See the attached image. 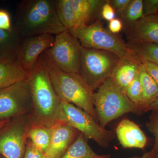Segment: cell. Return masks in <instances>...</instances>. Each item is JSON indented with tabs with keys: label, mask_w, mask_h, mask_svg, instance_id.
Here are the masks:
<instances>
[{
	"label": "cell",
	"mask_w": 158,
	"mask_h": 158,
	"mask_svg": "<svg viewBox=\"0 0 158 158\" xmlns=\"http://www.w3.org/2000/svg\"><path fill=\"white\" fill-rule=\"evenodd\" d=\"M28 79L32 95L30 114L33 124L53 128L61 122V100L56 93L48 70L40 56Z\"/></svg>",
	"instance_id": "1"
},
{
	"label": "cell",
	"mask_w": 158,
	"mask_h": 158,
	"mask_svg": "<svg viewBox=\"0 0 158 158\" xmlns=\"http://www.w3.org/2000/svg\"><path fill=\"white\" fill-rule=\"evenodd\" d=\"M23 37L56 35L67 31L57 15L55 0H24L17 6L14 26Z\"/></svg>",
	"instance_id": "2"
},
{
	"label": "cell",
	"mask_w": 158,
	"mask_h": 158,
	"mask_svg": "<svg viewBox=\"0 0 158 158\" xmlns=\"http://www.w3.org/2000/svg\"><path fill=\"white\" fill-rule=\"evenodd\" d=\"M40 56L48 70L54 90L61 101L84 110L98 122L94 102V91L80 75L61 70L44 52Z\"/></svg>",
	"instance_id": "3"
},
{
	"label": "cell",
	"mask_w": 158,
	"mask_h": 158,
	"mask_svg": "<svg viewBox=\"0 0 158 158\" xmlns=\"http://www.w3.org/2000/svg\"><path fill=\"white\" fill-rule=\"evenodd\" d=\"M94 102L98 122L103 128L127 113L136 115L142 113L130 100L126 92L110 77L103 82L94 93Z\"/></svg>",
	"instance_id": "4"
},
{
	"label": "cell",
	"mask_w": 158,
	"mask_h": 158,
	"mask_svg": "<svg viewBox=\"0 0 158 158\" xmlns=\"http://www.w3.org/2000/svg\"><path fill=\"white\" fill-rule=\"evenodd\" d=\"M119 59L110 51L82 47L79 74L94 91L110 77Z\"/></svg>",
	"instance_id": "5"
},
{
	"label": "cell",
	"mask_w": 158,
	"mask_h": 158,
	"mask_svg": "<svg viewBox=\"0 0 158 158\" xmlns=\"http://www.w3.org/2000/svg\"><path fill=\"white\" fill-rule=\"evenodd\" d=\"M61 122L77 130L101 147H109L116 137L115 131L102 127L88 113L72 104L61 101Z\"/></svg>",
	"instance_id": "6"
},
{
	"label": "cell",
	"mask_w": 158,
	"mask_h": 158,
	"mask_svg": "<svg viewBox=\"0 0 158 158\" xmlns=\"http://www.w3.org/2000/svg\"><path fill=\"white\" fill-rule=\"evenodd\" d=\"M70 34L77 37L85 48L110 51L119 58L130 55L127 44L105 27L99 19L89 25L75 29Z\"/></svg>",
	"instance_id": "7"
},
{
	"label": "cell",
	"mask_w": 158,
	"mask_h": 158,
	"mask_svg": "<svg viewBox=\"0 0 158 158\" xmlns=\"http://www.w3.org/2000/svg\"><path fill=\"white\" fill-rule=\"evenodd\" d=\"M32 124L30 115H27L11 118L0 129V155L4 158H23Z\"/></svg>",
	"instance_id": "8"
},
{
	"label": "cell",
	"mask_w": 158,
	"mask_h": 158,
	"mask_svg": "<svg viewBox=\"0 0 158 158\" xmlns=\"http://www.w3.org/2000/svg\"><path fill=\"white\" fill-rule=\"evenodd\" d=\"M32 103L28 78L0 89V121L30 115Z\"/></svg>",
	"instance_id": "9"
},
{
	"label": "cell",
	"mask_w": 158,
	"mask_h": 158,
	"mask_svg": "<svg viewBox=\"0 0 158 158\" xmlns=\"http://www.w3.org/2000/svg\"><path fill=\"white\" fill-rule=\"evenodd\" d=\"M82 48L78 39L65 31L56 35L52 46L44 52L61 70L79 73Z\"/></svg>",
	"instance_id": "10"
},
{
	"label": "cell",
	"mask_w": 158,
	"mask_h": 158,
	"mask_svg": "<svg viewBox=\"0 0 158 158\" xmlns=\"http://www.w3.org/2000/svg\"><path fill=\"white\" fill-rule=\"evenodd\" d=\"M55 37L49 34L23 37L19 45L16 62L27 72L33 70L40 56L52 46Z\"/></svg>",
	"instance_id": "11"
},
{
	"label": "cell",
	"mask_w": 158,
	"mask_h": 158,
	"mask_svg": "<svg viewBox=\"0 0 158 158\" xmlns=\"http://www.w3.org/2000/svg\"><path fill=\"white\" fill-rule=\"evenodd\" d=\"M80 134V132L64 123L53 127L49 146L45 153L47 158H60Z\"/></svg>",
	"instance_id": "12"
},
{
	"label": "cell",
	"mask_w": 158,
	"mask_h": 158,
	"mask_svg": "<svg viewBox=\"0 0 158 158\" xmlns=\"http://www.w3.org/2000/svg\"><path fill=\"white\" fill-rule=\"evenodd\" d=\"M115 133L119 143L125 148L144 149L147 145V136L138 124L128 118L119 122Z\"/></svg>",
	"instance_id": "13"
},
{
	"label": "cell",
	"mask_w": 158,
	"mask_h": 158,
	"mask_svg": "<svg viewBox=\"0 0 158 158\" xmlns=\"http://www.w3.org/2000/svg\"><path fill=\"white\" fill-rule=\"evenodd\" d=\"M125 32L128 42L158 44V16H144Z\"/></svg>",
	"instance_id": "14"
},
{
	"label": "cell",
	"mask_w": 158,
	"mask_h": 158,
	"mask_svg": "<svg viewBox=\"0 0 158 158\" xmlns=\"http://www.w3.org/2000/svg\"><path fill=\"white\" fill-rule=\"evenodd\" d=\"M106 1L71 0L75 16L76 28L89 25L98 19V18L101 16L102 7Z\"/></svg>",
	"instance_id": "15"
},
{
	"label": "cell",
	"mask_w": 158,
	"mask_h": 158,
	"mask_svg": "<svg viewBox=\"0 0 158 158\" xmlns=\"http://www.w3.org/2000/svg\"><path fill=\"white\" fill-rule=\"evenodd\" d=\"M140 63L130 54L120 58L110 78L116 85L126 92L127 88L139 72Z\"/></svg>",
	"instance_id": "16"
},
{
	"label": "cell",
	"mask_w": 158,
	"mask_h": 158,
	"mask_svg": "<svg viewBox=\"0 0 158 158\" xmlns=\"http://www.w3.org/2000/svg\"><path fill=\"white\" fill-rule=\"evenodd\" d=\"M22 38L14 27L10 31L0 29V56L3 60L16 62L18 48Z\"/></svg>",
	"instance_id": "17"
},
{
	"label": "cell",
	"mask_w": 158,
	"mask_h": 158,
	"mask_svg": "<svg viewBox=\"0 0 158 158\" xmlns=\"http://www.w3.org/2000/svg\"><path fill=\"white\" fill-rule=\"evenodd\" d=\"M29 73L16 62L0 61V89L27 78Z\"/></svg>",
	"instance_id": "18"
},
{
	"label": "cell",
	"mask_w": 158,
	"mask_h": 158,
	"mask_svg": "<svg viewBox=\"0 0 158 158\" xmlns=\"http://www.w3.org/2000/svg\"><path fill=\"white\" fill-rule=\"evenodd\" d=\"M87 138L80 133L73 143L60 158H110V154L99 155L94 151Z\"/></svg>",
	"instance_id": "19"
},
{
	"label": "cell",
	"mask_w": 158,
	"mask_h": 158,
	"mask_svg": "<svg viewBox=\"0 0 158 158\" xmlns=\"http://www.w3.org/2000/svg\"><path fill=\"white\" fill-rule=\"evenodd\" d=\"M139 76L143 92L141 110L144 113L148 107L158 97V85L141 63L139 67Z\"/></svg>",
	"instance_id": "20"
},
{
	"label": "cell",
	"mask_w": 158,
	"mask_h": 158,
	"mask_svg": "<svg viewBox=\"0 0 158 158\" xmlns=\"http://www.w3.org/2000/svg\"><path fill=\"white\" fill-rule=\"evenodd\" d=\"M127 44L130 54L137 60H147L158 65V44L128 41Z\"/></svg>",
	"instance_id": "21"
},
{
	"label": "cell",
	"mask_w": 158,
	"mask_h": 158,
	"mask_svg": "<svg viewBox=\"0 0 158 158\" xmlns=\"http://www.w3.org/2000/svg\"><path fill=\"white\" fill-rule=\"evenodd\" d=\"M53 128L32 124L29 131L28 139L37 149L45 154L49 146Z\"/></svg>",
	"instance_id": "22"
},
{
	"label": "cell",
	"mask_w": 158,
	"mask_h": 158,
	"mask_svg": "<svg viewBox=\"0 0 158 158\" xmlns=\"http://www.w3.org/2000/svg\"><path fill=\"white\" fill-rule=\"evenodd\" d=\"M57 15L62 25L69 33L76 28V22L71 0H55Z\"/></svg>",
	"instance_id": "23"
},
{
	"label": "cell",
	"mask_w": 158,
	"mask_h": 158,
	"mask_svg": "<svg viewBox=\"0 0 158 158\" xmlns=\"http://www.w3.org/2000/svg\"><path fill=\"white\" fill-rule=\"evenodd\" d=\"M118 16L123 23L124 31L129 28L144 17L143 0H131L126 8Z\"/></svg>",
	"instance_id": "24"
},
{
	"label": "cell",
	"mask_w": 158,
	"mask_h": 158,
	"mask_svg": "<svg viewBox=\"0 0 158 158\" xmlns=\"http://www.w3.org/2000/svg\"><path fill=\"white\" fill-rule=\"evenodd\" d=\"M126 93L130 100L143 113L141 110L143 92L139 79V72L127 88Z\"/></svg>",
	"instance_id": "25"
},
{
	"label": "cell",
	"mask_w": 158,
	"mask_h": 158,
	"mask_svg": "<svg viewBox=\"0 0 158 158\" xmlns=\"http://www.w3.org/2000/svg\"><path fill=\"white\" fill-rule=\"evenodd\" d=\"M148 130L152 133L154 137L155 142L152 150L158 152V112L153 111L149 116V119L146 123Z\"/></svg>",
	"instance_id": "26"
},
{
	"label": "cell",
	"mask_w": 158,
	"mask_h": 158,
	"mask_svg": "<svg viewBox=\"0 0 158 158\" xmlns=\"http://www.w3.org/2000/svg\"><path fill=\"white\" fill-rule=\"evenodd\" d=\"M144 16L157 15L158 0H143Z\"/></svg>",
	"instance_id": "27"
},
{
	"label": "cell",
	"mask_w": 158,
	"mask_h": 158,
	"mask_svg": "<svg viewBox=\"0 0 158 158\" xmlns=\"http://www.w3.org/2000/svg\"><path fill=\"white\" fill-rule=\"evenodd\" d=\"M23 158H47L45 154L37 149L28 139L25 153Z\"/></svg>",
	"instance_id": "28"
},
{
	"label": "cell",
	"mask_w": 158,
	"mask_h": 158,
	"mask_svg": "<svg viewBox=\"0 0 158 158\" xmlns=\"http://www.w3.org/2000/svg\"><path fill=\"white\" fill-rule=\"evenodd\" d=\"M158 85V65L145 60H138Z\"/></svg>",
	"instance_id": "29"
},
{
	"label": "cell",
	"mask_w": 158,
	"mask_h": 158,
	"mask_svg": "<svg viewBox=\"0 0 158 158\" xmlns=\"http://www.w3.org/2000/svg\"><path fill=\"white\" fill-rule=\"evenodd\" d=\"M12 27L9 12L5 9H0V29L10 31L12 30Z\"/></svg>",
	"instance_id": "30"
},
{
	"label": "cell",
	"mask_w": 158,
	"mask_h": 158,
	"mask_svg": "<svg viewBox=\"0 0 158 158\" xmlns=\"http://www.w3.org/2000/svg\"><path fill=\"white\" fill-rule=\"evenodd\" d=\"M100 15L102 19L109 22L115 18L116 12L108 2V0H106V2L103 5Z\"/></svg>",
	"instance_id": "31"
},
{
	"label": "cell",
	"mask_w": 158,
	"mask_h": 158,
	"mask_svg": "<svg viewBox=\"0 0 158 158\" xmlns=\"http://www.w3.org/2000/svg\"><path fill=\"white\" fill-rule=\"evenodd\" d=\"M131 0H108V2L115 10L116 13L119 15L127 7Z\"/></svg>",
	"instance_id": "32"
},
{
	"label": "cell",
	"mask_w": 158,
	"mask_h": 158,
	"mask_svg": "<svg viewBox=\"0 0 158 158\" xmlns=\"http://www.w3.org/2000/svg\"><path fill=\"white\" fill-rule=\"evenodd\" d=\"M123 29V23L120 19L115 18L109 22L108 29L113 34H118Z\"/></svg>",
	"instance_id": "33"
},
{
	"label": "cell",
	"mask_w": 158,
	"mask_h": 158,
	"mask_svg": "<svg viewBox=\"0 0 158 158\" xmlns=\"http://www.w3.org/2000/svg\"><path fill=\"white\" fill-rule=\"evenodd\" d=\"M148 111H158V97L145 110V112Z\"/></svg>",
	"instance_id": "34"
},
{
	"label": "cell",
	"mask_w": 158,
	"mask_h": 158,
	"mask_svg": "<svg viewBox=\"0 0 158 158\" xmlns=\"http://www.w3.org/2000/svg\"><path fill=\"white\" fill-rule=\"evenodd\" d=\"M156 153L153 150L144 153L142 156L140 157L139 158H155Z\"/></svg>",
	"instance_id": "35"
},
{
	"label": "cell",
	"mask_w": 158,
	"mask_h": 158,
	"mask_svg": "<svg viewBox=\"0 0 158 158\" xmlns=\"http://www.w3.org/2000/svg\"><path fill=\"white\" fill-rule=\"evenodd\" d=\"M9 120H4V121H0V129L2 128L4 126L6 125L7 123L9 121Z\"/></svg>",
	"instance_id": "36"
},
{
	"label": "cell",
	"mask_w": 158,
	"mask_h": 158,
	"mask_svg": "<svg viewBox=\"0 0 158 158\" xmlns=\"http://www.w3.org/2000/svg\"><path fill=\"white\" fill-rule=\"evenodd\" d=\"M139 157H140V156H133L131 158H139Z\"/></svg>",
	"instance_id": "37"
},
{
	"label": "cell",
	"mask_w": 158,
	"mask_h": 158,
	"mask_svg": "<svg viewBox=\"0 0 158 158\" xmlns=\"http://www.w3.org/2000/svg\"><path fill=\"white\" fill-rule=\"evenodd\" d=\"M155 158H158V152L157 153H156V154Z\"/></svg>",
	"instance_id": "38"
},
{
	"label": "cell",
	"mask_w": 158,
	"mask_h": 158,
	"mask_svg": "<svg viewBox=\"0 0 158 158\" xmlns=\"http://www.w3.org/2000/svg\"><path fill=\"white\" fill-rule=\"evenodd\" d=\"M2 57L0 56V61H2Z\"/></svg>",
	"instance_id": "39"
},
{
	"label": "cell",
	"mask_w": 158,
	"mask_h": 158,
	"mask_svg": "<svg viewBox=\"0 0 158 158\" xmlns=\"http://www.w3.org/2000/svg\"><path fill=\"white\" fill-rule=\"evenodd\" d=\"M0 158H3V157H2L0 156Z\"/></svg>",
	"instance_id": "40"
},
{
	"label": "cell",
	"mask_w": 158,
	"mask_h": 158,
	"mask_svg": "<svg viewBox=\"0 0 158 158\" xmlns=\"http://www.w3.org/2000/svg\"><path fill=\"white\" fill-rule=\"evenodd\" d=\"M157 15L158 16V13H157Z\"/></svg>",
	"instance_id": "41"
}]
</instances>
